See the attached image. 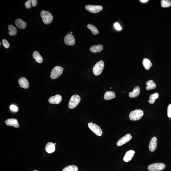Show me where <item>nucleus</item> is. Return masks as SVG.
I'll use <instances>...</instances> for the list:
<instances>
[{"instance_id": "1", "label": "nucleus", "mask_w": 171, "mask_h": 171, "mask_svg": "<svg viewBox=\"0 0 171 171\" xmlns=\"http://www.w3.org/2000/svg\"><path fill=\"white\" fill-rule=\"evenodd\" d=\"M41 16L43 23L48 25L51 23L53 19V17L50 13L46 10H42L41 13Z\"/></svg>"}, {"instance_id": "2", "label": "nucleus", "mask_w": 171, "mask_h": 171, "mask_svg": "<svg viewBox=\"0 0 171 171\" xmlns=\"http://www.w3.org/2000/svg\"><path fill=\"white\" fill-rule=\"evenodd\" d=\"M144 112L141 110H135L131 111L129 115V118L131 121H137L144 115Z\"/></svg>"}, {"instance_id": "3", "label": "nucleus", "mask_w": 171, "mask_h": 171, "mask_svg": "<svg viewBox=\"0 0 171 171\" xmlns=\"http://www.w3.org/2000/svg\"><path fill=\"white\" fill-rule=\"evenodd\" d=\"M104 67V63L103 60L99 61L94 66L93 71L95 75L98 76L100 75L103 71Z\"/></svg>"}, {"instance_id": "4", "label": "nucleus", "mask_w": 171, "mask_h": 171, "mask_svg": "<svg viewBox=\"0 0 171 171\" xmlns=\"http://www.w3.org/2000/svg\"><path fill=\"white\" fill-rule=\"evenodd\" d=\"M81 99L79 96L75 95L72 96L70 99L68 107L70 109H73L77 107L80 103Z\"/></svg>"}, {"instance_id": "5", "label": "nucleus", "mask_w": 171, "mask_h": 171, "mask_svg": "<svg viewBox=\"0 0 171 171\" xmlns=\"http://www.w3.org/2000/svg\"><path fill=\"white\" fill-rule=\"evenodd\" d=\"M165 166L163 163H156L148 166V169L150 171H159L165 169Z\"/></svg>"}, {"instance_id": "6", "label": "nucleus", "mask_w": 171, "mask_h": 171, "mask_svg": "<svg viewBox=\"0 0 171 171\" xmlns=\"http://www.w3.org/2000/svg\"><path fill=\"white\" fill-rule=\"evenodd\" d=\"M88 127L97 136H100L102 135V131L100 127L92 122L88 123Z\"/></svg>"}, {"instance_id": "7", "label": "nucleus", "mask_w": 171, "mask_h": 171, "mask_svg": "<svg viewBox=\"0 0 171 171\" xmlns=\"http://www.w3.org/2000/svg\"><path fill=\"white\" fill-rule=\"evenodd\" d=\"M63 69L61 67H55L52 69L51 74V77L52 79H55L60 77L63 73Z\"/></svg>"}, {"instance_id": "8", "label": "nucleus", "mask_w": 171, "mask_h": 171, "mask_svg": "<svg viewBox=\"0 0 171 171\" xmlns=\"http://www.w3.org/2000/svg\"><path fill=\"white\" fill-rule=\"evenodd\" d=\"M85 8L89 12L97 13L102 11L103 7L101 6L88 5L85 6Z\"/></svg>"}, {"instance_id": "9", "label": "nucleus", "mask_w": 171, "mask_h": 171, "mask_svg": "<svg viewBox=\"0 0 171 171\" xmlns=\"http://www.w3.org/2000/svg\"><path fill=\"white\" fill-rule=\"evenodd\" d=\"M132 137L130 134H127L122 137L118 141L117 145L118 146H120L128 142L132 139Z\"/></svg>"}, {"instance_id": "10", "label": "nucleus", "mask_w": 171, "mask_h": 171, "mask_svg": "<svg viewBox=\"0 0 171 171\" xmlns=\"http://www.w3.org/2000/svg\"><path fill=\"white\" fill-rule=\"evenodd\" d=\"M64 41L67 45L73 46L75 43V39L72 34H68L64 37Z\"/></svg>"}, {"instance_id": "11", "label": "nucleus", "mask_w": 171, "mask_h": 171, "mask_svg": "<svg viewBox=\"0 0 171 171\" xmlns=\"http://www.w3.org/2000/svg\"><path fill=\"white\" fill-rule=\"evenodd\" d=\"M157 138L154 137L152 138L149 145V148L151 152H153L156 150L157 146Z\"/></svg>"}, {"instance_id": "12", "label": "nucleus", "mask_w": 171, "mask_h": 171, "mask_svg": "<svg viewBox=\"0 0 171 171\" xmlns=\"http://www.w3.org/2000/svg\"><path fill=\"white\" fill-rule=\"evenodd\" d=\"M135 152L133 150H130L127 151L125 154L123 160L125 162H128L132 160L135 155Z\"/></svg>"}, {"instance_id": "13", "label": "nucleus", "mask_w": 171, "mask_h": 171, "mask_svg": "<svg viewBox=\"0 0 171 171\" xmlns=\"http://www.w3.org/2000/svg\"><path fill=\"white\" fill-rule=\"evenodd\" d=\"M62 100L61 96L60 95L57 94L54 96L50 97L48 100V101L51 104H58L61 102Z\"/></svg>"}, {"instance_id": "14", "label": "nucleus", "mask_w": 171, "mask_h": 171, "mask_svg": "<svg viewBox=\"0 0 171 171\" xmlns=\"http://www.w3.org/2000/svg\"><path fill=\"white\" fill-rule=\"evenodd\" d=\"M6 124L7 126H13L15 128H18L20 127L18 121L16 119H7L6 121Z\"/></svg>"}, {"instance_id": "15", "label": "nucleus", "mask_w": 171, "mask_h": 171, "mask_svg": "<svg viewBox=\"0 0 171 171\" xmlns=\"http://www.w3.org/2000/svg\"><path fill=\"white\" fill-rule=\"evenodd\" d=\"M18 83L21 87L27 89L29 87V84L27 79L25 77L21 78L18 80Z\"/></svg>"}, {"instance_id": "16", "label": "nucleus", "mask_w": 171, "mask_h": 171, "mask_svg": "<svg viewBox=\"0 0 171 171\" xmlns=\"http://www.w3.org/2000/svg\"><path fill=\"white\" fill-rule=\"evenodd\" d=\"M140 88L137 86L135 87L132 92H130L129 94V97L131 98H135L139 96L140 93Z\"/></svg>"}, {"instance_id": "17", "label": "nucleus", "mask_w": 171, "mask_h": 171, "mask_svg": "<svg viewBox=\"0 0 171 171\" xmlns=\"http://www.w3.org/2000/svg\"><path fill=\"white\" fill-rule=\"evenodd\" d=\"M16 25L18 28L21 29H23L26 28L27 24L25 22L21 19H18L15 21Z\"/></svg>"}, {"instance_id": "18", "label": "nucleus", "mask_w": 171, "mask_h": 171, "mask_svg": "<svg viewBox=\"0 0 171 171\" xmlns=\"http://www.w3.org/2000/svg\"><path fill=\"white\" fill-rule=\"evenodd\" d=\"M55 145H54L53 143L52 142H48L47 144L45 146V150L48 153L51 154L53 153L55 151Z\"/></svg>"}, {"instance_id": "19", "label": "nucleus", "mask_w": 171, "mask_h": 171, "mask_svg": "<svg viewBox=\"0 0 171 171\" xmlns=\"http://www.w3.org/2000/svg\"><path fill=\"white\" fill-rule=\"evenodd\" d=\"M103 49V46L99 44L98 45H94L90 47V50L92 52L96 53L100 52Z\"/></svg>"}, {"instance_id": "20", "label": "nucleus", "mask_w": 171, "mask_h": 171, "mask_svg": "<svg viewBox=\"0 0 171 171\" xmlns=\"http://www.w3.org/2000/svg\"><path fill=\"white\" fill-rule=\"evenodd\" d=\"M116 94L114 92L112 91H108L106 92L104 95V99L106 100H109L115 98Z\"/></svg>"}, {"instance_id": "21", "label": "nucleus", "mask_w": 171, "mask_h": 171, "mask_svg": "<svg viewBox=\"0 0 171 171\" xmlns=\"http://www.w3.org/2000/svg\"><path fill=\"white\" fill-rule=\"evenodd\" d=\"M33 57L37 62L39 63H41L43 62V58L38 51H34L33 53Z\"/></svg>"}, {"instance_id": "22", "label": "nucleus", "mask_w": 171, "mask_h": 171, "mask_svg": "<svg viewBox=\"0 0 171 171\" xmlns=\"http://www.w3.org/2000/svg\"><path fill=\"white\" fill-rule=\"evenodd\" d=\"M146 89L147 90H151V89H155L156 88V85L155 83L152 80H149L146 83Z\"/></svg>"}, {"instance_id": "23", "label": "nucleus", "mask_w": 171, "mask_h": 171, "mask_svg": "<svg viewBox=\"0 0 171 171\" xmlns=\"http://www.w3.org/2000/svg\"><path fill=\"white\" fill-rule=\"evenodd\" d=\"M9 35L10 36H14L16 35L17 33V30L16 27L13 25H9L8 26Z\"/></svg>"}, {"instance_id": "24", "label": "nucleus", "mask_w": 171, "mask_h": 171, "mask_svg": "<svg viewBox=\"0 0 171 171\" xmlns=\"http://www.w3.org/2000/svg\"><path fill=\"white\" fill-rule=\"evenodd\" d=\"M142 64L143 66L146 69H149L151 67L152 65V62L150 60L147 58H144L143 59Z\"/></svg>"}, {"instance_id": "25", "label": "nucleus", "mask_w": 171, "mask_h": 171, "mask_svg": "<svg viewBox=\"0 0 171 171\" xmlns=\"http://www.w3.org/2000/svg\"><path fill=\"white\" fill-rule=\"evenodd\" d=\"M159 97L158 93H156L154 94H151L149 97L150 99L148 101V102L150 104H153L154 103L155 101Z\"/></svg>"}, {"instance_id": "26", "label": "nucleus", "mask_w": 171, "mask_h": 171, "mask_svg": "<svg viewBox=\"0 0 171 171\" xmlns=\"http://www.w3.org/2000/svg\"><path fill=\"white\" fill-rule=\"evenodd\" d=\"M87 27L89 30L91 31L93 35H97L99 33V32L97 27L91 24H88L87 25Z\"/></svg>"}, {"instance_id": "27", "label": "nucleus", "mask_w": 171, "mask_h": 171, "mask_svg": "<svg viewBox=\"0 0 171 171\" xmlns=\"http://www.w3.org/2000/svg\"><path fill=\"white\" fill-rule=\"evenodd\" d=\"M77 167L75 165H70L66 167L63 169V171H78Z\"/></svg>"}, {"instance_id": "28", "label": "nucleus", "mask_w": 171, "mask_h": 171, "mask_svg": "<svg viewBox=\"0 0 171 171\" xmlns=\"http://www.w3.org/2000/svg\"><path fill=\"white\" fill-rule=\"evenodd\" d=\"M161 6L163 8L170 7L171 6V1L169 0H162L161 1Z\"/></svg>"}, {"instance_id": "29", "label": "nucleus", "mask_w": 171, "mask_h": 171, "mask_svg": "<svg viewBox=\"0 0 171 171\" xmlns=\"http://www.w3.org/2000/svg\"><path fill=\"white\" fill-rule=\"evenodd\" d=\"M2 42L3 46L5 48H8L10 47V44H9L8 42L6 39H3L2 41Z\"/></svg>"}, {"instance_id": "30", "label": "nucleus", "mask_w": 171, "mask_h": 171, "mask_svg": "<svg viewBox=\"0 0 171 171\" xmlns=\"http://www.w3.org/2000/svg\"><path fill=\"white\" fill-rule=\"evenodd\" d=\"M25 6L27 9L31 8V1L28 0L25 3Z\"/></svg>"}, {"instance_id": "31", "label": "nucleus", "mask_w": 171, "mask_h": 171, "mask_svg": "<svg viewBox=\"0 0 171 171\" xmlns=\"http://www.w3.org/2000/svg\"><path fill=\"white\" fill-rule=\"evenodd\" d=\"M167 115L168 117L171 118V104L169 105L167 108Z\"/></svg>"}, {"instance_id": "32", "label": "nucleus", "mask_w": 171, "mask_h": 171, "mask_svg": "<svg viewBox=\"0 0 171 171\" xmlns=\"http://www.w3.org/2000/svg\"><path fill=\"white\" fill-rule=\"evenodd\" d=\"M114 27L117 30H118V31H120L122 30V28L121 27V26L119 23H114Z\"/></svg>"}, {"instance_id": "33", "label": "nucleus", "mask_w": 171, "mask_h": 171, "mask_svg": "<svg viewBox=\"0 0 171 171\" xmlns=\"http://www.w3.org/2000/svg\"><path fill=\"white\" fill-rule=\"evenodd\" d=\"M10 110L13 111L17 112L18 110V108L17 106L14 105H11L10 106Z\"/></svg>"}, {"instance_id": "34", "label": "nucleus", "mask_w": 171, "mask_h": 171, "mask_svg": "<svg viewBox=\"0 0 171 171\" xmlns=\"http://www.w3.org/2000/svg\"><path fill=\"white\" fill-rule=\"evenodd\" d=\"M38 4V1L37 0H32L31 1V5L33 7L36 6Z\"/></svg>"}, {"instance_id": "35", "label": "nucleus", "mask_w": 171, "mask_h": 171, "mask_svg": "<svg viewBox=\"0 0 171 171\" xmlns=\"http://www.w3.org/2000/svg\"><path fill=\"white\" fill-rule=\"evenodd\" d=\"M140 1L141 2L144 3L147 2L148 1V0H141Z\"/></svg>"}, {"instance_id": "36", "label": "nucleus", "mask_w": 171, "mask_h": 171, "mask_svg": "<svg viewBox=\"0 0 171 171\" xmlns=\"http://www.w3.org/2000/svg\"><path fill=\"white\" fill-rule=\"evenodd\" d=\"M54 145L55 146V145H56V143H54Z\"/></svg>"}, {"instance_id": "37", "label": "nucleus", "mask_w": 171, "mask_h": 171, "mask_svg": "<svg viewBox=\"0 0 171 171\" xmlns=\"http://www.w3.org/2000/svg\"><path fill=\"white\" fill-rule=\"evenodd\" d=\"M70 34H73V33L72 32H70Z\"/></svg>"}, {"instance_id": "38", "label": "nucleus", "mask_w": 171, "mask_h": 171, "mask_svg": "<svg viewBox=\"0 0 171 171\" xmlns=\"http://www.w3.org/2000/svg\"><path fill=\"white\" fill-rule=\"evenodd\" d=\"M34 171H38L37 170H34Z\"/></svg>"}, {"instance_id": "39", "label": "nucleus", "mask_w": 171, "mask_h": 171, "mask_svg": "<svg viewBox=\"0 0 171 171\" xmlns=\"http://www.w3.org/2000/svg\"><path fill=\"white\" fill-rule=\"evenodd\" d=\"M110 89H112V88H111V87H110Z\"/></svg>"}, {"instance_id": "40", "label": "nucleus", "mask_w": 171, "mask_h": 171, "mask_svg": "<svg viewBox=\"0 0 171 171\" xmlns=\"http://www.w3.org/2000/svg\"><path fill=\"white\" fill-rule=\"evenodd\" d=\"M63 69H64V68H63Z\"/></svg>"}]
</instances>
